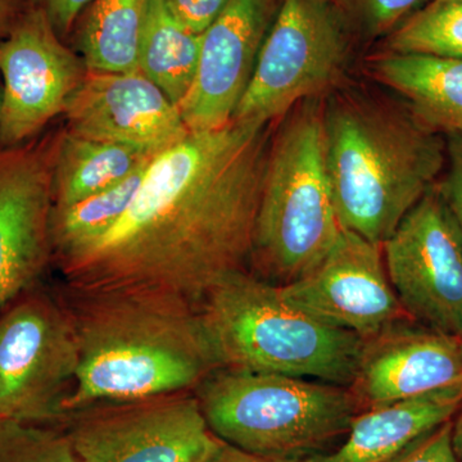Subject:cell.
Wrapping results in <instances>:
<instances>
[{
    "label": "cell",
    "mask_w": 462,
    "mask_h": 462,
    "mask_svg": "<svg viewBox=\"0 0 462 462\" xmlns=\"http://www.w3.org/2000/svg\"><path fill=\"white\" fill-rule=\"evenodd\" d=\"M272 125L233 120L156 154L120 220L53 257L65 287L199 310L216 285L252 272Z\"/></svg>",
    "instance_id": "cell-1"
},
{
    "label": "cell",
    "mask_w": 462,
    "mask_h": 462,
    "mask_svg": "<svg viewBox=\"0 0 462 462\" xmlns=\"http://www.w3.org/2000/svg\"><path fill=\"white\" fill-rule=\"evenodd\" d=\"M74 327L78 373L67 413L196 391L221 367L199 310L153 294L60 293Z\"/></svg>",
    "instance_id": "cell-2"
},
{
    "label": "cell",
    "mask_w": 462,
    "mask_h": 462,
    "mask_svg": "<svg viewBox=\"0 0 462 462\" xmlns=\"http://www.w3.org/2000/svg\"><path fill=\"white\" fill-rule=\"evenodd\" d=\"M322 129L340 226L382 245L436 187L447 145L407 106L361 94L322 106Z\"/></svg>",
    "instance_id": "cell-3"
},
{
    "label": "cell",
    "mask_w": 462,
    "mask_h": 462,
    "mask_svg": "<svg viewBox=\"0 0 462 462\" xmlns=\"http://www.w3.org/2000/svg\"><path fill=\"white\" fill-rule=\"evenodd\" d=\"M199 312L221 367L342 387L354 383L364 339L316 320L254 273H234L216 285Z\"/></svg>",
    "instance_id": "cell-4"
},
{
    "label": "cell",
    "mask_w": 462,
    "mask_h": 462,
    "mask_svg": "<svg viewBox=\"0 0 462 462\" xmlns=\"http://www.w3.org/2000/svg\"><path fill=\"white\" fill-rule=\"evenodd\" d=\"M291 111L270 145L252 264L279 287L314 269L342 233L325 165L322 105L307 99Z\"/></svg>",
    "instance_id": "cell-5"
},
{
    "label": "cell",
    "mask_w": 462,
    "mask_h": 462,
    "mask_svg": "<svg viewBox=\"0 0 462 462\" xmlns=\"http://www.w3.org/2000/svg\"><path fill=\"white\" fill-rule=\"evenodd\" d=\"M194 392L216 436L273 458L321 454L360 413L348 387L236 367H218Z\"/></svg>",
    "instance_id": "cell-6"
},
{
    "label": "cell",
    "mask_w": 462,
    "mask_h": 462,
    "mask_svg": "<svg viewBox=\"0 0 462 462\" xmlns=\"http://www.w3.org/2000/svg\"><path fill=\"white\" fill-rule=\"evenodd\" d=\"M78 365L60 294L36 284L0 310V419L60 425Z\"/></svg>",
    "instance_id": "cell-7"
},
{
    "label": "cell",
    "mask_w": 462,
    "mask_h": 462,
    "mask_svg": "<svg viewBox=\"0 0 462 462\" xmlns=\"http://www.w3.org/2000/svg\"><path fill=\"white\" fill-rule=\"evenodd\" d=\"M58 427L81 462H209L226 445L194 391L91 404Z\"/></svg>",
    "instance_id": "cell-8"
},
{
    "label": "cell",
    "mask_w": 462,
    "mask_h": 462,
    "mask_svg": "<svg viewBox=\"0 0 462 462\" xmlns=\"http://www.w3.org/2000/svg\"><path fill=\"white\" fill-rule=\"evenodd\" d=\"M346 38L330 0H282L233 120L273 124L342 71Z\"/></svg>",
    "instance_id": "cell-9"
},
{
    "label": "cell",
    "mask_w": 462,
    "mask_h": 462,
    "mask_svg": "<svg viewBox=\"0 0 462 462\" xmlns=\"http://www.w3.org/2000/svg\"><path fill=\"white\" fill-rule=\"evenodd\" d=\"M389 281L406 314L462 338V236L438 187L382 245Z\"/></svg>",
    "instance_id": "cell-10"
},
{
    "label": "cell",
    "mask_w": 462,
    "mask_h": 462,
    "mask_svg": "<svg viewBox=\"0 0 462 462\" xmlns=\"http://www.w3.org/2000/svg\"><path fill=\"white\" fill-rule=\"evenodd\" d=\"M83 58L63 44L32 5L0 41V147L32 141L58 115L87 75Z\"/></svg>",
    "instance_id": "cell-11"
},
{
    "label": "cell",
    "mask_w": 462,
    "mask_h": 462,
    "mask_svg": "<svg viewBox=\"0 0 462 462\" xmlns=\"http://www.w3.org/2000/svg\"><path fill=\"white\" fill-rule=\"evenodd\" d=\"M279 291L316 320L364 340L411 319L389 281L382 245L346 229L314 269Z\"/></svg>",
    "instance_id": "cell-12"
},
{
    "label": "cell",
    "mask_w": 462,
    "mask_h": 462,
    "mask_svg": "<svg viewBox=\"0 0 462 462\" xmlns=\"http://www.w3.org/2000/svg\"><path fill=\"white\" fill-rule=\"evenodd\" d=\"M54 147L56 134L0 147V310L53 263Z\"/></svg>",
    "instance_id": "cell-13"
},
{
    "label": "cell",
    "mask_w": 462,
    "mask_h": 462,
    "mask_svg": "<svg viewBox=\"0 0 462 462\" xmlns=\"http://www.w3.org/2000/svg\"><path fill=\"white\" fill-rule=\"evenodd\" d=\"M67 132L158 154L189 135L180 111L139 69H88L65 109Z\"/></svg>",
    "instance_id": "cell-14"
},
{
    "label": "cell",
    "mask_w": 462,
    "mask_h": 462,
    "mask_svg": "<svg viewBox=\"0 0 462 462\" xmlns=\"http://www.w3.org/2000/svg\"><path fill=\"white\" fill-rule=\"evenodd\" d=\"M278 7V0H230L202 33L196 79L179 106L189 133L233 121Z\"/></svg>",
    "instance_id": "cell-15"
},
{
    "label": "cell",
    "mask_w": 462,
    "mask_h": 462,
    "mask_svg": "<svg viewBox=\"0 0 462 462\" xmlns=\"http://www.w3.org/2000/svg\"><path fill=\"white\" fill-rule=\"evenodd\" d=\"M460 383V339L404 319L364 340L348 388L361 412Z\"/></svg>",
    "instance_id": "cell-16"
},
{
    "label": "cell",
    "mask_w": 462,
    "mask_h": 462,
    "mask_svg": "<svg viewBox=\"0 0 462 462\" xmlns=\"http://www.w3.org/2000/svg\"><path fill=\"white\" fill-rule=\"evenodd\" d=\"M462 403V383L356 415L346 442L330 454L282 462H384L428 431L452 420Z\"/></svg>",
    "instance_id": "cell-17"
},
{
    "label": "cell",
    "mask_w": 462,
    "mask_h": 462,
    "mask_svg": "<svg viewBox=\"0 0 462 462\" xmlns=\"http://www.w3.org/2000/svg\"><path fill=\"white\" fill-rule=\"evenodd\" d=\"M372 69L422 124L438 134L462 136L460 58L389 51L374 60Z\"/></svg>",
    "instance_id": "cell-18"
},
{
    "label": "cell",
    "mask_w": 462,
    "mask_h": 462,
    "mask_svg": "<svg viewBox=\"0 0 462 462\" xmlns=\"http://www.w3.org/2000/svg\"><path fill=\"white\" fill-rule=\"evenodd\" d=\"M156 154L115 143L90 141L60 130L53 160V208H65L139 171Z\"/></svg>",
    "instance_id": "cell-19"
},
{
    "label": "cell",
    "mask_w": 462,
    "mask_h": 462,
    "mask_svg": "<svg viewBox=\"0 0 462 462\" xmlns=\"http://www.w3.org/2000/svg\"><path fill=\"white\" fill-rule=\"evenodd\" d=\"M151 0H93L79 18L76 44L88 69L136 71Z\"/></svg>",
    "instance_id": "cell-20"
},
{
    "label": "cell",
    "mask_w": 462,
    "mask_h": 462,
    "mask_svg": "<svg viewBox=\"0 0 462 462\" xmlns=\"http://www.w3.org/2000/svg\"><path fill=\"white\" fill-rule=\"evenodd\" d=\"M200 39L176 20L163 0H151L139 45V71L178 107L196 79Z\"/></svg>",
    "instance_id": "cell-21"
},
{
    "label": "cell",
    "mask_w": 462,
    "mask_h": 462,
    "mask_svg": "<svg viewBox=\"0 0 462 462\" xmlns=\"http://www.w3.org/2000/svg\"><path fill=\"white\" fill-rule=\"evenodd\" d=\"M147 166L120 184L99 191L75 205L65 208H51L53 257L98 238L114 226L135 199Z\"/></svg>",
    "instance_id": "cell-22"
},
{
    "label": "cell",
    "mask_w": 462,
    "mask_h": 462,
    "mask_svg": "<svg viewBox=\"0 0 462 462\" xmlns=\"http://www.w3.org/2000/svg\"><path fill=\"white\" fill-rule=\"evenodd\" d=\"M389 51L462 60V0H433L392 32Z\"/></svg>",
    "instance_id": "cell-23"
},
{
    "label": "cell",
    "mask_w": 462,
    "mask_h": 462,
    "mask_svg": "<svg viewBox=\"0 0 462 462\" xmlns=\"http://www.w3.org/2000/svg\"><path fill=\"white\" fill-rule=\"evenodd\" d=\"M0 462H81L58 425L0 419Z\"/></svg>",
    "instance_id": "cell-24"
},
{
    "label": "cell",
    "mask_w": 462,
    "mask_h": 462,
    "mask_svg": "<svg viewBox=\"0 0 462 462\" xmlns=\"http://www.w3.org/2000/svg\"><path fill=\"white\" fill-rule=\"evenodd\" d=\"M384 462H457L452 447V420L428 431Z\"/></svg>",
    "instance_id": "cell-25"
},
{
    "label": "cell",
    "mask_w": 462,
    "mask_h": 462,
    "mask_svg": "<svg viewBox=\"0 0 462 462\" xmlns=\"http://www.w3.org/2000/svg\"><path fill=\"white\" fill-rule=\"evenodd\" d=\"M365 26L374 33L391 32L411 16L424 0H352Z\"/></svg>",
    "instance_id": "cell-26"
},
{
    "label": "cell",
    "mask_w": 462,
    "mask_h": 462,
    "mask_svg": "<svg viewBox=\"0 0 462 462\" xmlns=\"http://www.w3.org/2000/svg\"><path fill=\"white\" fill-rule=\"evenodd\" d=\"M440 196L462 236V136H449L447 144L446 175L437 185Z\"/></svg>",
    "instance_id": "cell-27"
},
{
    "label": "cell",
    "mask_w": 462,
    "mask_h": 462,
    "mask_svg": "<svg viewBox=\"0 0 462 462\" xmlns=\"http://www.w3.org/2000/svg\"><path fill=\"white\" fill-rule=\"evenodd\" d=\"M176 20L191 32L199 33L220 16L230 0H163Z\"/></svg>",
    "instance_id": "cell-28"
},
{
    "label": "cell",
    "mask_w": 462,
    "mask_h": 462,
    "mask_svg": "<svg viewBox=\"0 0 462 462\" xmlns=\"http://www.w3.org/2000/svg\"><path fill=\"white\" fill-rule=\"evenodd\" d=\"M42 9L60 38H65L78 23L81 14L93 0H32Z\"/></svg>",
    "instance_id": "cell-29"
},
{
    "label": "cell",
    "mask_w": 462,
    "mask_h": 462,
    "mask_svg": "<svg viewBox=\"0 0 462 462\" xmlns=\"http://www.w3.org/2000/svg\"><path fill=\"white\" fill-rule=\"evenodd\" d=\"M32 5V0H0V41L11 32Z\"/></svg>",
    "instance_id": "cell-30"
},
{
    "label": "cell",
    "mask_w": 462,
    "mask_h": 462,
    "mask_svg": "<svg viewBox=\"0 0 462 462\" xmlns=\"http://www.w3.org/2000/svg\"><path fill=\"white\" fill-rule=\"evenodd\" d=\"M209 462H282V460L281 458L251 454V452L243 451L238 447L226 443L224 448L218 452V455L215 456Z\"/></svg>",
    "instance_id": "cell-31"
},
{
    "label": "cell",
    "mask_w": 462,
    "mask_h": 462,
    "mask_svg": "<svg viewBox=\"0 0 462 462\" xmlns=\"http://www.w3.org/2000/svg\"><path fill=\"white\" fill-rule=\"evenodd\" d=\"M452 447H454L456 460L462 462V403L452 419Z\"/></svg>",
    "instance_id": "cell-32"
},
{
    "label": "cell",
    "mask_w": 462,
    "mask_h": 462,
    "mask_svg": "<svg viewBox=\"0 0 462 462\" xmlns=\"http://www.w3.org/2000/svg\"><path fill=\"white\" fill-rule=\"evenodd\" d=\"M460 342H461V348H462V338L460 339Z\"/></svg>",
    "instance_id": "cell-33"
},
{
    "label": "cell",
    "mask_w": 462,
    "mask_h": 462,
    "mask_svg": "<svg viewBox=\"0 0 462 462\" xmlns=\"http://www.w3.org/2000/svg\"><path fill=\"white\" fill-rule=\"evenodd\" d=\"M330 2H331V0H330Z\"/></svg>",
    "instance_id": "cell-34"
}]
</instances>
